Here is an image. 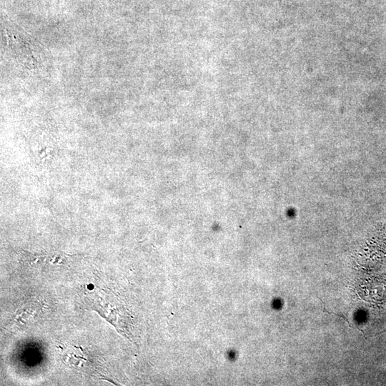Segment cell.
Listing matches in <instances>:
<instances>
[]
</instances>
